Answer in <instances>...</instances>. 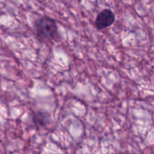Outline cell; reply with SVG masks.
<instances>
[{"label":"cell","mask_w":154,"mask_h":154,"mask_svg":"<svg viewBox=\"0 0 154 154\" xmlns=\"http://www.w3.org/2000/svg\"><path fill=\"white\" fill-rule=\"evenodd\" d=\"M35 37L42 43H49L59 38L57 24L55 20L48 16L38 18L33 23Z\"/></svg>","instance_id":"6da1fadb"},{"label":"cell","mask_w":154,"mask_h":154,"mask_svg":"<svg viewBox=\"0 0 154 154\" xmlns=\"http://www.w3.org/2000/svg\"><path fill=\"white\" fill-rule=\"evenodd\" d=\"M115 21V14L112 10L106 8L98 14L95 20V26L99 30H102L111 26Z\"/></svg>","instance_id":"7a4b0ae2"},{"label":"cell","mask_w":154,"mask_h":154,"mask_svg":"<svg viewBox=\"0 0 154 154\" xmlns=\"http://www.w3.org/2000/svg\"><path fill=\"white\" fill-rule=\"evenodd\" d=\"M33 122L37 127L47 126L48 123V114L43 112H36L33 114Z\"/></svg>","instance_id":"3957f363"}]
</instances>
